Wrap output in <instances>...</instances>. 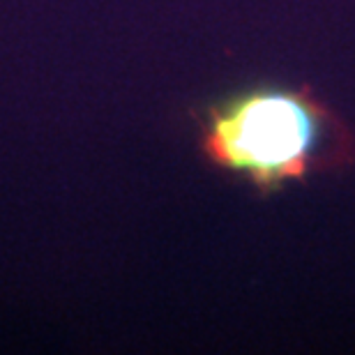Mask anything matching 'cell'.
Masks as SVG:
<instances>
[{
  "instance_id": "1",
  "label": "cell",
  "mask_w": 355,
  "mask_h": 355,
  "mask_svg": "<svg viewBox=\"0 0 355 355\" xmlns=\"http://www.w3.org/2000/svg\"><path fill=\"white\" fill-rule=\"evenodd\" d=\"M201 153L212 166L272 194L351 164L355 139L311 88L252 86L203 111Z\"/></svg>"
}]
</instances>
